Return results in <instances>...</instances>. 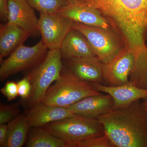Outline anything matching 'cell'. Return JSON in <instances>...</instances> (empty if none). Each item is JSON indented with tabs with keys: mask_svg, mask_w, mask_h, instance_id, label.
<instances>
[{
	"mask_svg": "<svg viewBox=\"0 0 147 147\" xmlns=\"http://www.w3.org/2000/svg\"><path fill=\"white\" fill-rule=\"evenodd\" d=\"M97 119L114 147H147V107L140 100Z\"/></svg>",
	"mask_w": 147,
	"mask_h": 147,
	"instance_id": "6da1fadb",
	"label": "cell"
},
{
	"mask_svg": "<svg viewBox=\"0 0 147 147\" xmlns=\"http://www.w3.org/2000/svg\"><path fill=\"white\" fill-rule=\"evenodd\" d=\"M94 7L125 41L134 42L147 36V0H80Z\"/></svg>",
	"mask_w": 147,
	"mask_h": 147,
	"instance_id": "7a4b0ae2",
	"label": "cell"
},
{
	"mask_svg": "<svg viewBox=\"0 0 147 147\" xmlns=\"http://www.w3.org/2000/svg\"><path fill=\"white\" fill-rule=\"evenodd\" d=\"M100 93L92 83L79 79L63 65L60 77L50 86L41 102L67 108L84 98Z\"/></svg>",
	"mask_w": 147,
	"mask_h": 147,
	"instance_id": "3957f363",
	"label": "cell"
},
{
	"mask_svg": "<svg viewBox=\"0 0 147 147\" xmlns=\"http://www.w3.org/2000/svg\"><path fill=\"white\" fill-rule=\"evenodd\" d=\"M42 127L65 142L67 147H74L79 142L105 134L103 125L97 119L75 114Z\"/></svg>",
	"mask_w": 147,
	"mask_h": 147,
	"instance_id": "277c9868",
	"label": "cell"
},
{
	"mask_svg": "<svg viewBox=\"0 0 147 147\" xmlns=\"http://www.w3.org/2000/svg\"><path fill=\"white\" fill-rule=\"evenodd\" d=\"M63 65L60 49L49 50L45 59L26 74L32 85L30 96L25 100L31 108L40 103L53 82L60 78Z\"/></svg>",
	"mask_w": 147,
	"mask_h": 147,
	"instance_id": "5b68a950",
	"label": "cell"
},
{
	"mask_svg": "<svg viewBox=\"0 0 147 147\" xmlns=\"http://www.w3.org/2000/svg\"><path fill=\"white\" fill-rule=\"evenodd\" d=\"M72 28L86 36L96 57L103 64L113 59L125 47L121 38L112 28H103L75 22Z\"/></svg>",
	"mask_w": 147,
	"mask_h": 147,
	"instance_id": "8992f818",
	"label": "cell"
},
{
	"mask_svg": "<svg viewBox=\"0 0 147 147\" xmlns=\"http://www.w3.org/2000/svg\"><path fill=\"white\" fill-rule=\"evenodd\" d=\"M48 50L42 40L32 47L21 44L1 63L0 80L3 82L11 75L34 68L45 59Z\"/></svg>",
	"mask_w": 147,
	"mask_h": 147,
	"instance_id": "52a82bcc",
	"label": "cell"
},
{
	"mask_svg": "<svg viewBox=\"0 0 147 147\" xmlns=\"http://www.w3.org/2000/svg\"><path fill=\"white\" fill-rule=\"evenodd\" d=\"M73 21L59 13H40L38 28L42 40L49 50L59 49L72 29Z\"/></svg>",
	"mask_w": 147,
	"mask_h": 147,
	"instance_id": "ba28073f",
	"label": "cell"
},
{
	"mask_svg": "<svg viewBox=\"0 0 147 147\" xmlns=\"http://www.w3.org/2000/svg\"><path fill=\"white\" fill-rule=\"evenodd\" d=\"M134 61V55L125 47L113 59L103 64V84L116 86L128 83Z\"/></svg>",
	"mask_w": 147,
	"mask_h": 147,
	"instance_id": "9c48e42d",
	"label": "cell"
},
{
	"mask_svg": "<svg viewBox=\"0 0 147 147\" xmlns=\"http://www.w3.org/2000/svg\"><path fill=\"white\" fill-rule=\"evenodd\" d=\"M8 23L20 27L30 37L40 36L38 18L26 0H8Z\"/></svg>",
	"mask_w": 147,
	"mask_h": 147,
	"instance_id": "30bf717a",
	"label": "cell"
},
{
	"mask_svg": "<svg viewBox=\"0 0 147 147\" xmlns=\"http://www.w3.org/2000/svg\"><path fill=\"white\" fill-rule=\"evenodd\" d=\"M63 65L78 78L90 83L103 84V63L97 57L62 59Z\"/></svg>",
	"mask_w": 147,
	"mask_h": 147,
	"instance_id": "8fae6325",
	"label": "cell"
},
{
	"mask_svg": "<svg viewBox=\"0 0 147 147\" xmlns=\"http://www.w3.org/2000/svg\"><path fill=\"white\" fill-rule=\"evenodd\" d=\"M73 22L88 26L112 28L110 23L94 7L78 1H71L58 12Z\"/></svg>",
	"mask_w": 147,
	"mask_h": 147,
	"instance_id": "7c38bea8",
	"label": "cell"
},
{
	"mask_svg": "<svg viewBox=\"0 0 147 147\" xmlns=\"http://www.w3.org/2000/svg\"><path fill=\"white\" fill-rule=\"evenodd\" d=\"M92 84L98 91L105 93L112 97L114 102L113 109L127 107L137 100L147 98V90L140 88L130 82L116 86L98 83Z\"/></svg>",
	"mask_w": 147,
	"mask_h": 147,
	"instance_id": "4fadbf2b",
	"label": "cell"
},
{
	"mask_svg": "<svg viewBox=\"0 0 147 147\" xmlns=\"http://www.w3.org/2000/svg\"><path fill=\"white\" fill-rule=\"evenodd\" d=\"M114 102L110 95H92L84 98L67 108L75 115L98 119L113 108Z\"/></svg>",
	"mask_w": 147,
	"mask_h": 147,
	"instance_id": "5bb4252c",
	"label": "cell"
},
{
	"mask_svg": "<svg viewBox=\"0 0 147 147\" xmlns=\"http://www.w3.org/2000/svg\"><path fill=\"white\" fill-rule=\"evenodd\" d=\"M26 113L32 127H42L74 115L68 108L46 105L42 102L32 107Z\"/></svg>",
	"mask_w": 147,
	"mask_h": 147,
	"instance_id": "9a60e30c",
	"label": "cell"
},
{
	"mask_svg": "<svg viewBox=\"0 0 147 147\" xmlns=\"http://www.w3.org/2000/svg\"><path fill=\"white\" fill-rule=\"evenodd\" d=\"M59 49L62 59L96 57L86 38L76 29L69 32Z\"/></svg>",
	"mask_w": 147,
	"mask_h": 147,
	"instance_id": "2e32d148",
	"label": "cell"
},
{
	"mask_svg": "<svg viewBox=\"0 0 147 147\" xmlns=\"http://www.w3.org/2000/svg\"><path fill=\"white\" fill-rule=\"evenodd\" d=\"M29 35L21 28L7 22L1 25L0 29V59L7 57L21 44L24 43Z\"/></svg>",
	"mask_w": 147,
	"mask_h": 147,
	"instance_id": "e0dca14e",
	"label": "cell"
},
{
	"mask_svg": "<svg viewBox=\"0 0 147 147\" xmlns=\"http://www.w3.org/2000/svg\"><path fill=\"white\" fill-rule=\"evenodd\" d=\"M7 138L4 147H21L28 139L31 128L26 113L20 114L7 124Z\"/></svg>",
	"mask_w": 147,
	"mask_h": 147,
	"instance_id": "ac0fdd59",
	"label": "cell"
},
{
	"mask_svg": "<svg viewBox=\"0 0 147 147\" xmlns=\"http://www.w3.org/2000/svg\"><path fill=\"white\" fill-rule=\"evenodd\" d=\"M26 147H67V145L42 127H31L28 134Z\"/></svg>",
	"mask_w": 147,
	"mask_h": 147,
	"instance_id": "d6986e66",
	"label": "cell"
},
{
	"mask_svg": "<svg viewBox=\"0 0 147 147\" xmlns=\"http://www.w3.org/2000/svg\"><path fill=\"white\" fill-rule=\"evenodd\" d=\"M39 13H57L69 3L68 0H26Z\"/></svg>",
	"mask_w": 147,
	"mask_h": 147,
	"instance_id": "ffe728a7",
	"label": "cell"
},
{
	"mask_svg": "<svg viewBox=\"0 0 147 147\" xmlns=\"http://www.w3.org/2000/svg\"><path fill=\"white\" fill-rule=\"evenodd\" d=\"M20 103L5 105L0 104V124L8 123L19 115Z\"/></svg>",
	"mask_w": 147,
	"mask_h": 147,
	"instance_id": "44dd1931",
	"label": "cell"
},
{
	"mask_svg": "<svg viewBox=\"0 0 147 147\" xmlns=\"http://www.w3.org/2000/svg\"><path fill=\"white\" fill-rule=\"evenodd\" d=\"M74 147H114L105 134L95 136L76 144Z\"/></svg>",
	"mask_w": 147,
	"mask_h": 147,
	"instance_id": "7402d4cb",
	"label": "cell"
},
{
	"mask_svg": "<svg viewBox=\"0 0 147 147\" xmlns=\"http://www.w3.org/2000/svg\"><path fill=\"white\" fill-rule=\"evenodd\" d=\"M1 92L8 101L15 99L18 96L17 83L12 81H8L4 86L1 89Z\"/></svg>",
	"mask_w": 147,
	"mask_h": 147,
	"instance_id": "603a6c76",
	"label": "cell"
},
{
	"mask_svg": "<svg viewBox=\"0 0 147 147\" xmlns=\"http://www.w3.org/2000/svg\"><path fill=\"white\" fill-rule=\"evenodd\" d=\"M18 94L24 101L30 96L32 90V85L28 77L26 75L17 83Z\"/></svg>",
	"mask_w": 147,
	"mask_h": 147,
	"instance_id": "cb8c5ba5",
	"label": "cell"
},
{
	"mask_svg": "<svg viewBox=\"0 0 147 147\" xmlns=\"http://www.w3.org/2000/svg\"><path fill=\"white\" fill-rule=\"evenodd\" d=\"M8 0H0V19L2 22H8Z\"/></svg>",
	"mask_w": 147,
	"mask_h": 147,
	"instance_id": "d4e9b609",
	"label": "cell"
},
{
	"mask_svg": "<svg viewBox=\"0 0 147 147\" xmlns=\"http://www.w3.org/2000/svg\"><path fill=\"white\" fill-rule=\"evenodd\" d=\"M8 126L6 124H0V147H4L7 136Z\"/></svg>",
	"mask_w": 147,
	"mask_h": 147,
	"instance_id": "484cf974",
	"label": "cell"
},
{
	"mask_svg": "<svg viewBox=\"0 0 147 147\" xmlns=\"http://www.w3.org/2000/svg\"><path fill=\"white\" fill-rule=\"evenodd\" d=\"M143 103L145 106H147V98H146V100H144V102H143Z\"/></svg>",
	"mask_w": 147,
	"mask_h": 147,
	"instance_id": "4316f807",
	"label": "cell"
},
{
	"mask_svg": "<svg viewBox=\"0 0 147 147\" xmlns=\"http://www.w3.org/2000/svg\"><path fill=\"white\" fill-rule=\"evenodd\" d=\"M69 1H79V0H68Z\"/></svg>",
	"mask_w": 147,
	"mask_h": 147,
	"instance_id": "83f0119b",
	"label": "cell"
},
{
	"mask_svg": "<svg viewBox=\"0 0 147 147\" xmlns=\"http://www.w3.org/2000/svg\"></svg>",
	"mask_w": 147,
	"mask_h": 147,
	"instance_id": "f1b7e54d",
	"label": "cell"
}]
</instances>
